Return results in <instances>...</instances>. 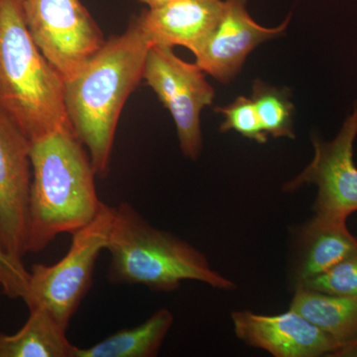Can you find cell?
Segmentation results:
<instances>
[{
	"label": "cell",
	"instance_id": "obj_1",
	"mask_svg": "<svg viewBox=\"0 0 357 357\" xmlns=\"http://www.w3.org/2000/svg\"><path fill=\"white\" fill-rule=\"evenodd\" d=\"M150 48L134 17L126 31L107 40L79 74L65 82L70 126L89 152L98 177L109 172L119 117L143 79Z\"/></svg>",
	"mask_w": 357,
	"mask_h": 357
},
{
	"label": "cell",
	"instance_id": "obj_2",
	"mask_svg": "<svg viewBox=\"0 0 357 357\" xmlns=\"http://www.w3.org/2000/svg\"><path fill=\"white\" fill-rule=\"evenodd\" d=\"M27 253H39L62 234H73L102 206L91 157L73 128L33 141Z\"/></svg>",
	"mask_w": 357,
	"mask_h": 357
},
{
	"label": "cell",
	"instance_id": "obj_3",
	"mask_svg": "<svg viewBox=\"0 0 357 357\" xmlns=\"http://www.w3.org/2000/svg\"><path fill=\"white\" fill-rule=\"evenodd\" d=\"M107 278L121 285H143L156 292L177 291L184 281H198L218 290L236 285L211 266L192 244L156 229L128 202L114 206L107 248Z\"/></svg>",
	"mask_w": 357,
	"mask_h": 357
},
{
	"label": "cell",
	"instance_id": "obj_4",
	"mask_svg": "<svg viewBox=\"0 0 357 357\" xmlns=\"http://www.w3.org/2000/svg\"><path fill=\"white\" fill-rule=\"evenodd\" d=\"M0 109L31 142L72 128L65 81L28 31L20 0H0Z\"/></svg>",
	"mask_w": 357,
	"mask_h": 357
},
{
	"label": "cell",
	"instance_id": "obj_5",
	"mask_svg": "<svg viewBox=\"0 0 357 357\" xmlns=\"http://www.w3.org/2000/svg\"><path fill=\"white\" fill-rule=\"evenodd\" d=\"M114 213V206L103 203L98 215L72 234V243L62 259L53 265H33L23 298L28 310L44 307L68 330L93 283L96 260L107 248Z\"/></svg>",
	"mask_w": 357,
	"mask_h": 357
},
{
	"label": "cell",
	"instance_id": "obj_6",
	"mask_svg": "<svg viewBox=\"0 0 357 357\" xmlns=\"http://www.w3.org/2000/svg\"><path fill=\"white\" fill-rule=\"evenodd\" d=\"M20 6L35 44L65 82L107 41L81 0H20Z\"/></svg>",
	"mask_w": 357,
	"mask_h": 357
},
{
	"label": "cell",
	"instance_id": "obj_7",
	"mask_svg": "<svg viewBox=\"0 0 357 357\" xmlns=\"http://www.w3.org/2000/svg\"><path fill=\"white\" fill-rule=\"evenodd\" d=\"M143 79L172 115L182 153L190 159L198 158L203 148L201 112L215 96L204 70L196 63L178 58L173 48L151 46Z\"/></svg>",
	"mask_w": 357,
	"mask_h": 357
},
{
	"label": "cell",
	"instance_id": "obj_8",
	"mask_svg": "<svg viewBox=\"0 0 357 357\" xmlns=\"http://www.w3.org/2000/svg\"><path fill=\"white\" fill-rule=\"evenodd\" d=\"M357 135V107L347 117L337 137L325 142L312 137L314 156L309 166L285 185L295 191L306 184L318 188L314 217L330 222H347L357 211V167L354 143Z\"/></svg>",
	"mask_w": 357,
	"mask_h": 357
},
{
	"label": "cell",
	"instance_id": "obj_9",
	"mask_svg": "<svg viewBox=\"0 0 357 357\" xmlns=\"http://www.w3.org/2000/svg\"><path fill=\"white\" fill-rule=\"evenodd\" d=\"M32 142L0 109V239L14 259L27 253Z\"/></svg>",
	"mask_w": 357,
	"mask_h": 357
},
{
	"label": "cell",
	"instance_id": "obj_10",
	"mask_svg": "<svg viewBox=\"0 0 357 357\" xmlns=\"http://www.w3.org/2000/svg\"><path fill=\"white\" fill-rule=\"evenodd\" d=\"M234 333L244 344L276 357L333 356L342 347L337 340L289 309L268 316L251 311L231 314Z\"/></svg>",
	"mask_w": 357,
	"mask_h": 357
},
{
	"label": "cell",
	"instance_id": "obj_11",
	"mask_svg": "<svg viewBox=\"0 0 357 357\" xmlns=\"http://www.w3.org/2000/svg\"><path fill=\"white\" fill-rule=\"evenodd\" d=\"M289 21L290 16L278 27H263L249 15L245 0H225L220 22L195 55L196 64L220 83H229L249 54L258 45L281 35Z\"/></svg>",
	"mask_w": 357,
	"mask_h": 357
},
{
	"label": "cell",
	"instance_id": "obj_12",
	"mask_svg": "<svg viewBox=\"0 0 357 357\" xmlns=\"http://www.w3.org/2000/svg\"><path fill=\"white\" fill-rule=\"evenodd\" d=\"M222 0H174L136 16L151 46H183L194 55L215 29L222 15Z\"/></svg>",
	"mask_w": 357,
	"mask_h": 357
},
{
	"label": "cell",
	"instance_id": "obj_13",
	"mask_svg": "<svg viewBox=\"0 0 357 357\" xmlns=\"http://www.w3.org/2000/svg\"><path fill=\"white\" fill-rule=\"evenodd\" d=\"M299 243L296 285L328 271L357 252V238L349 232L347 222L312 218L301 229Z\"/></svg>",
	"mask_w": 357,
	"mask_h": 357
},
{
	"label": "cell",
	"instance_id": "obj_14",
	"mask_svg": "<svg viewBox=\"0 0 357 357\" xmlns=\"http://www.w3.org/2000/svg\"><path fill=\"white\" fill-rule=\"evenodd\" d=\"M66 333L46 309L35 307L17 333H0V357H73L75 345Z\"/></svg>",
	"mask_w": 357,
	"mask_h": 357
},
{
	"label": "cell",
	"instance_id": "obj_15",
	"mask_svg": "<svg viewBox=\"0 0 357 357\" xmlns=\"http://www.w3.org/2000/svg\"><path fill=\"white\" fill-rule=\"evenodd\" d=\"M173 324L172 312L163 307L139 326L119 331L86 349L75 347L73 357L156 356Z\"/></svg>",
	"mask_w": 357,
	"mask_h": 357
},
{
	"label": "cell",
	"instance_id": "obj_16",
	"mask_svg": "<svg viewBox=\"0 0 357 357\" xmlns=\"http://www.w3.org/2000/svg\"><path fill=\"white\" fill-rule=\"evenodd\" d=\"M290 309L342 345L357 337V298L296 287Z\"/></svg>",
	"mask_w": 357,
	"mask_h": 357
},
{
	"label": "cell",
	"instance_id": "obj_17",
	"mask_svg": "<svg viewBox=\"0 0 357 357\" xmlns=\"http://www.w3.org/2000/svg\"><path fill=\"white\" fill-rule=\"evenodd\" d=\"M251 100L268 135L274 138H295L293 131L295 107L291 102L288 89L274 88L257 79L253 83Z\"/></svg>",
	"mask_w": 357,
	"mask_h": 357
},
{
	"label": "cell",
	"instance_id": "obj_18",
	"mask_svg": "<svg viewBox=\"0 0 357 357\" xmlns=\"http://www.w3.org/2000/svg\"><path fill=\"white\" fill-rule=\"evenodd\" d=\"M296 287L342 297L357 298V252L347 256L328 271L298 284Z\"/></svg>",
	"mask_w": 357,
	"mask_h": 357
},
{
	"label": "cell",
	"instance_id": "obj_19",
	"mask_svg": "<svg viewBox=\"0 0 357 357\" xmlns=\"http://www.w3.org/2000/svg\"><path fill=\"white\" fill-rule=\"evenodd\" d=\"M215 112L225 116L220 131L234 130L244 137L255 140L260 144L267 142L268 134L265 132L256 112L252 100L245 96H237L236 100L225 107H215Z\"/></svg>",
	"mask_w": 357,
	"mask_h": 357
},
{
	"label": "cell",
	"instance_id": "obj_20",
	"mask_svg": "<svg viewBox=\"0 0 357 357\" xmlns=\"http://www.w3.org/2000/svg\"><path fill=\"white\" fill-rule=\"evenodd\" d=\"M29 271L24 263L14 259L0 239V288L9 299H22L27 292Z\"/></svg>",
	"mask_w": 357,
	"mask_h": 357
},
{
	"label": "cell",
	"instance_id": "obj_21",
	"mask_svg": "<svg viewBox=\"0 0 357 357\" xmlns=\"http://www.w3.org/2000/svg\"><path fill=\"white\" fill-rule=\"evenodd\" d=\"M333 357H357V337L342 344Z\"/></svg>",
	"mask_w": 357,
	"mask_h": 357
},
{
	"label": "cell",
	"instance_id": "obj_22",
	"mask_svg": "<svg viewBox=\"0 0 357 357\" xmlns=\"http://www.w3.org/2000/svg\"><path fill=\"white\" fill-rule=\"evenodd\" d=\"M171 1H174V0H139L140 3L144 4L148 8L164 6Z\"/></svg>",
	"mask_w": 357,
	"mask_h": 357
}]
</instances>
